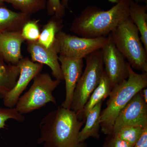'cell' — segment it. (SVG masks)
Here are the masks:
<instances>
[{
	"instance_id": "cell-8",
	"label": "cell",
	"mask_w": 147,
	"mask_h": 147,
	"mask_svg": "<svg viewBox=\"0 0 147 147\" xmlns=\"http://www.w3.org/2000/svg\"><path fill=\"white\" fill-rule=\"evenodd\" d=\"M101 49L104 70L110 80L112 89L128 78V62H126L110 36Z\"/></svg>"
},
{
	"instance_id": "cell-7",
	"label": "cell",
	"mask_w": 147,
	"mask_h": 147,
	"mask_svg": "<svg viewBox=\"0 0 147 147\" xmlns=\"http://www.w3.org/2000/svg\"><path fill=\"white\" fill-rule=\"evenodd\" d=\"M56 38L59 47V55L83 59L101 49L108 39V36L96 38L82 37L68 34L62 31L57 34Z\"/></svg>"
},
{
	"instance_id": "cell-1",
	"label": "cell",
	"mask_w": 147,
	"mask_h": 147,
	"mask_svg": "<svg viewBox=\"0 0 147 147\" xmlns=\"http://www.w3.org/2000/svg\"><path fill=\"white\" fill-rule=\"evenodd\" d=\"M77 114L69 109L59 107L47 114L39 125L40 137L38 144L45 147H88L80 142L78 136L85 123Z\"/></svg>"
},
{
	"instance_id": "cell-29",
	"label": "cell",
	"mask_w": 147,
	"mask_h": 147,
	"mask_svg": "<svg viewBox=\"0 0 147 147\" xmlns=\"http://www.w3.org/2000/svg\"><path fill=\"white\" fill-rule=\"evenodd\" d=\"M135 2L139 3H145L147 4V0H134Z\"/></svg>"
},
{
	"instance_id": "cell-13",
	"label": "cell",
	"mask_w": 147,
	"mask_h": 147,
	"mask_svg": "<svg viewBox=\"0 0 147 147\" xmlns=\"http://www.w3.org/2000/svg\"><path fill=\"white\" fill-rule=\"evenodd\" d=\"M25 41L21 31L0 33V57L7 63L17 65L23 58L21 46Z\"/></svg>"
},
{
	"instance_id": "cell-26",
	"label": "cell",
	"mask_w": 147,
	"mask_h": 147,
	"mask_svg": "<svg viewBox=\"0 0 147 147\" xmlns=\"http://www.w3.org/2000/svg\"><path fill=\"white\" fill-rule=\"evenodd\" d=\"M134 147H147V126L145 127L142 135Z\"/></svg>"
},
{
	"instance_id": "cell-22",
	"label": "cell",
	"mask_w": 147,
	"mask_h": 147,
	"mask_svg": "<svg viewBox=\"0 0 147 147\" xmlns=\"http://www.w3.org/2000/svg\"><path fill=\"white\" fill-rule=\"evenodd\" d=\"M39 21L35 19H30L24 24L21 30V34L25 40L36 41L38 40L40 33Z\"/></svg>"
},
{
	"instance_id": "cell-15",
	"label": "cell",
	"mask_w": 147,
	"mask_h": 147,
	"mask_svg": "<svg viewBox=\"0 0 147 147\" xmlns=\"http://www.w3.org/2000/svg\"><path fill=\"white\" fill-rule=\"evenodd\" d=\"M112 87L109 78L104 70L100 83L89 98L79 117L80 120L86 121L88 113L100 101H103L110 95Z\"/></svg>"
},
{
	"instance_id": "cell-23",
	"label": "cell",
	"mask_w": 147,
	"mask_h": 147,
	"mask_svg": "<svg viewBox=\"0 0 147 147\" xmlns=\"http://www.w3.org/2000/svg\"><path fill=\"white\" fill-rule=\"evenodd\" d=\"M9 119L15 120L20 123L25 121V117L18 113L16 108L0 107V129L5 128L6 121Z\"/></svg>"
},
{
	"instance_id": "cell-21",
	"label": "cell",
	"mask_w": 147,
	"mask_h": 147,
	"mask_svg": "<svg viewBox=\"0 0 147 147\" xmlns=\"http://www.w3.org/2000/svg\"><path fill=\"white\" fill-rule=\"evenodd\" d=\"M146 126L147 122L127 125L121 128L113 135L134 146Z\"/></svg>"
},
{
	"instance_id": "cell-18",
	"label": "cell",
	"mask_w": 147,
	"mask_h": 147,
	"mask_svg": "<svg viewBox=\"0 0 147 147\" xmlns=\"http://www.w3.org/2000/svg\"><path fill=\"white\" fill-rule=\"evenodd\" d=\"M20 72L18 65L7 64L0 57V98L3 99L14 87Z\"/></svg>"
},
{
	"instance_id": "cell-14",
	"label": "cell",
	"mask_w": 147,
	"mask_h": 147,
	"mask_svg": "<svg viewBox=\"0 0 147 147\" xmlns=\"http://www.w3.org/2000/svg\"><path fill=\"white\" fill-rule=\"evenodd\" d=\"M31 16L0 5V33L21 31L24 24L31 19Z\"/></svg>"
},
{
	"instance_id": "cell-16",
	"label": "cell",
	"mask_w": 147,
	"mask_h": 147,
	"mask_svg": "<svg viewBox=\"0 0 147 147\" xmlns=\"http://www.w3.org/2000/svg\"><path fill=\"white\" fill-rule=\"evenodd\" d=\"M103 101L98 103L87 115L85 126L79 131L78 136L79 142H84L90 137L96 139L100 138V116Z\"/></svg>"
},
{
	"instance_id": "cell-9",
	"label": "cell",
	"mask_w": 147,
	"mask_h": 147,
	"mask_svg": "<svg viewBox=\"0 0 147 147\" xmlns=\"http://www.w3.org/2000/svg\"><path fill=\"white\" fill-rule=\"evenodd\" d=\"M20 69V74L14 87L4 98V105L7 108L16 106L21 94L32 79L42 71L43 65L33 62L28 57L22 58L17 64Z\"/></svg>"
},
{
	"instance_id": "cell-24",
	"label": "cell",
	"mask_w": 147,
	"mask_h": 147,
	"mask_svg": "<svg viewBox=\"0 0 147 147\" xmlns=\"http://www.w3.org/2000/svg\"><path fill=\"white\" fill-rule=\"evenodd\" d=\"M65 9L60 0H48L47 2L46 9L48 16L63 18L65 15Z\"/></svg>"
},
{
	"instance_id": "cell-19",
	"label": "cell",
	"mask_w": 147,
	"mask_h": 147,
	"mask_svg": "<svg viewBox=\"0 0 147 147\" xmlns=\"http://www.w3.org/2000/svg\"><path fill=\"white\" fill-rule=\"evenodd\" d=\"M63 26L62 18L52 16L43 26L38 42L46 48L51 47L56 41L57 34L62 31Z\"/></svg>"
},
{
	"instance_id": "cell-30",
	"label": "cell",
	"mask_w": 147,
	"mask_h": 147,
	"mask_svg": "<svg viewBox=\"0 0 147 147\" xmlns=\"http://www.w3.org/2000/svg\"><path fill=\"white\" fill-rule=\"evenodd\" d=\"M0 5H4L3 0H0Z\"/></svg>"
},
{
	"instance_id": "cell-4",
	"label": "cell",
	"mask_w": 147,
	"mask_h": 147,
	"mask_svg": "<svg viewBox=\"0 0 147 147\" xmlns=\"http://www.w3.org/2000/svg\"><path fill=\"white\" fill-rule=\"evenodd\" d=\"M109 35L132 68L147 72V51L137 27L129 17L120 23Z\"/></svg>"
},
{
	"instance_id": "cell-28",
	"label": "cell",
	"mask_w": 147,
	"mask_h": 147,
	"mask_svg": "<svg viewBox=\"0 0 147 147\" xmlns=\"http://www.w3.org/2000/svg\"><path fill=\"white\" fill-rule=\"evenodd\" d=\"M142 96L144 98L145 102L147 103V89L146 88H144L141 91Z\"/></svg>"
},
{
	"instance_id": "cell-2",
	"label": "cell",
	"mask_w": 147,
	"mask_h": 147,
	"mask_svg": "<svg viewBox=\"0 0 147 147\" xmlns=\"http://www.w3.org/2000/svg\"><path fill=\"white\" fill-rule=\"evenodd\" d=\"M130 0H119L109 10L89 6L74 19L70 31L82 37H107L122 21L129 17Z\"/></svg>"
},
{
	"instance_id": "cell-17",
	"label": "cell",
	"mask_w": 147,
	"mask_h": 147,
	"mask_svg": "<svg viewBox=\"0 0 147 147\" xmlns=\"http://www.w3.org/2000/svg\"><path fill=\"white\" fill-rule=\"evenodd\" d=\"M147 5H142L130 0L129 17L137 27L140 39L147 51Z\"/></svg>"
},
{
	"instance_id": "cell-3",
	"label": "cell",
	"mask_w": 147,
	"mask_h": 147,
	"mask_svg": "<svg viewBox=\"0 0 147 147\" xmlns=\"http://www.w3.org/2000/svg\"><path fill=\"white\" fill-rule=\"evenodd\" d=\"M128 69V78L113 87L107 106L100 113V127L107 135L112 134L114 123L121 110L135 95L147 88V72L136 73L129 63Z\"/></svg>"
},
{
	"instance_id": "cell-12",
	"label": "cell",
	"mask_w": 147,
	"mask_h": 147,
	"mask_svg": "<svg viewBox=\"0 0 147 147\" xmlns=\"http://www.w3.org/2000/svg\"><path fill=\"white\" fill-rule=\"evenodd\" d=\"M59 60L65 84V98L61 107L70 109L74 90L83 73L84 61L83 59L68 57L61 55H59Z\"/></svg>"
},
{
	"instance_id": "cell-11",
	"label": "cell",
	"mask_w": 147,
	"mask_h": 147,
	"mask_svg": "<svg viewBox=\"0 0 147 147\" xmlns=\"http://www.w3.org/2000/svg\"><path fill=\"white\" fill-rule=\"evenodd\" d=\"M27 50L33 62L48 66L55 79L63 80L59 60V47L57 39L53 46L49 48L40 45L37 41H27Z\"/></svg>"
},
{
	"instance_id": "cell-6",
	"label": "cell",
	"mask_w": 147,
	"mask_h": 147,
	"mask_svg": "<svg viewBox=\"0 0 147 147\" xmlns=\"http://www.w3.org/2000/svg\"><path fill=\"white\" fill-rule=\"evenodd\" d=\"M28 90L20 96L15 108L21 115L31 113L46 105L48 102L57 104L53 92L61 81L53 80L49 74L40 73L34 77Z\"/></svg>"
},
{
	"instance_id": "cell-25",
	"label": "cell",
	"mask_w": 147,
	"mask_h": 147,
	"mask_svg": "<svg viewBox=\"0 0 147 147\" xmlns=\"http://www.w3.org/2000/svg\"><path fill=\"white\" fill-rule=\"evenodd\" d=\"M105 142L102 147H134L123 140H122L115 135H107Z\"/></svg>"
},
{
	"instance_id": "cell-27",
	"label": "cell",
	"mask_w": 147,
	"mask_h": 147,
	"mask_svg": "<svg viewBox=\"0 0 147 147\" xmlns=\"http://www.w3.org/2000/svg\"><path fill=\"white\" fill-rule=\"evenodd\" d=\"M61 2L62 5L65 7V8L68 7V1L69 0H60ZM110 2L113 3H117L119 0H108Z\"/></svg>"
},
{
	"instance_id": "cell-10",
	"label": "cell",
	"mask_w": 147,
	"mask_h": 147,
	"mask_svg": "<svg viewBox=\"0 0 147 147\" xmlns=\"http://www.w3.org/2000/svg\"><path fill=\"white\" fill-rule=\"evenodd\" d=\"M147 122V103L139 92L132 98L118 115L113 125L112 134L124 127Z\"/></svg>"
},
{
	"instance_id": "cell-5",
	"label": "cell",
	"mask_w": 147,
	"mask_h": 147,
	"mask_svg": "<svg viewBox=\"0 0 147 147\" xmlns=\"http://www.w3.org/2000/svg\"><path fill=\"white\" fill-rule=\"evenodd\" d=\"M85 58L86 68L76 84L70 108L79 119L92 93L100 83L104 70L101 49Z\"/></svg>"
},
{
	"instance_id": "cell-20",
	"label": "cell",
	"mask_w": 147,
	"mask_h": 147,
	"mask_svg": "<svg viewBox=\"0 0 147 147\" xmlns=\"http://www.w3.org/2000/svg\"><path fill=\"white\" fill-rule=\"evenodd\" d=\"M4 2L10 4L19 12L31 15L46 9V0H3Z\"/></svg>"
}]
</instances>
